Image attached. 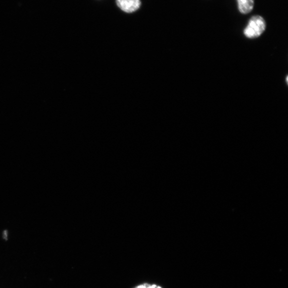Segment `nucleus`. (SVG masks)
Returning <instances> with one entry per match:
<instances>
[{
    "label": "nucleus",
    "mask_w": 288,
    "mask_h": 288,
    "mask_svg": "<svg viewBox=\"0 0 288 288\" xmlns=\"http://www.w3.org/2000/svg\"><path fill=\"white\" fill-rule=\"evenodd\" d=\"M266 24L265 20L260 15L252 16L244 30V36L249 38L260 37L266 30Z\"/></svg>",
    "instance_id": "obj_1"
},
{
    "label": "nucleus",
    "mask_w": 288,
    "mask_h": 288,
    "mask_svg": "<svg viewBox=\"0 0 288 288\" xmlns=\"http://www.w3.org/2000/svg\"><path fill=\"white\" fill-rule=\"evenodd\" d=\"M116 4L124 12L132 13L139 9L141 2L140 0H116Z\"/></svg>",
    "instance_id": "obj_2"
},
{
    "label": "nucleus",
    "mask_w": 288,
    "mask_h": 288,
    "mask_svg": "<svg viewBox=\"0 0 288 288\" xmlns=\"http://www.w3.org/2000/svg\"><path fill=\"white\" fill-rule=\"evenodd\" d=\"M238 9L242 14H248L252 12L254 6V0H236Z\"/></svg>",
    "instance_id": "obj_3"
},
{
    "label": "nucleus",
    "mask_w": 288,
    "mask_h": 288,
    "mask_svg": "<svg viewBox=\"0 0 288 288\" xmlns=\"http://www.w3.org/2000/svg\"><path fill=\"white\" fill-rule=\"evenodd\" d=\"M156 285L150 286L148 284H145L144 285L138 286L137 288H156Z\"/></svg>",
    "instance_id": "obj_4"
},
{
    "label": "nucleus",
    "mask_w": 288,
    "mask_h": 288,
    "mask_svg": "<svg viewBox=\"0 0 288 288\" xmlns=\"http://www.w3.org/2000/svg\"><path fill=\"white\" fill-rule=\"evenodd\" d=\"M156 288H161V287H160V286H156Z\"/></svg>",
    "instance_id": "obj_5"
}]
</instances>
